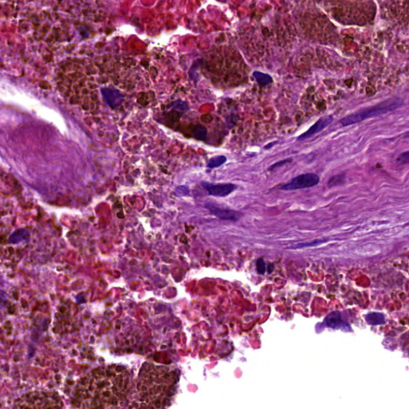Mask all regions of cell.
<instances>
[{"label":"cell","instance_id":"6da1fadb","mask_svg":"<svg viewBox=\"0 0 409 409\" xmlns=\"http://www.w3.org/2000/svg\"><path fill=\"white\" fill-rule=\"evenodd\" d=\"M130 372L122 366L95 368L75 387L72 404L81 408H115L124 406L131 391Z\"/></svg>","mask_w":409,"mask_h":409},{"label":"cell","instance_id":"7a4b0ae2","mask_svg":"<svg viewBox=\"0 0 409 409\" xmlns=\"http://www.w3.org/2000/svg\"><path fill=\"white\" fill-rule=\"evenodd\" d=\"M176 383V375L167 367L153 364L143 366L138 381V407H166L173 396Z\"/></svg>","mask_w":409,"mask_h":409},{"label":"cell","instance_id":"3957f363","mask_svg":"<svg viewBox=\"0 0 409 409\" xmlns=\"http://www.w3.org/2000/svg\"><path fill=\"white\" fill-rule=\"evenodd\" d=\"M15 407L50 408L62 407L60 397L55 392H33L23 395L15 400Z\"/></svg>","mask_w":409,"mask_h":409},{"label":"cell","instance_id":"277c9868","mask_svg":"<svg viewBox=\"0 0 409 409\" xmlns=\"http://www.w3.org/2000/svg\"><path fill=\"white\" fill-rule=\"evenodd\" d=\"M402 101L399 100H387V101L381 103L374 107H368L365 109L360 110L356 113H353L349 116L345 117L340 120V124L342 126H349L355 123L362 122L369 118L378 116V115H383L390 111L400 108L402 106Z\"/></svg>","mask_w":409,"mask_h":409},{"label":"cell","instance_id":"5b68a950","mask_svg":"<svg viewBox=\"0 0 409 409\" xmlns=\"http://www.w3.org/2000/svg\"><path fill=\"white\" fill-rule=\"evenodd\" d=\"M319 177L315 174L308 173L298 175L290 182L283 185L281 190L285 191L300 190V189H307V188L314 187L319 183Z\"/></svg>","mask_w":409,"mask_h":409},{"label":"cell","instance_id":"8992f818","mask_svg":"<svg viewBox=\"0 0 409 409\" xmlns=\"http://www.w3.org/2000/svg\"><path fill=\"white\" fill-rule=\"evenodd\" d=\"M202 186L210 195L214 196V197H226L231 193H233L236 189V186L231 183L211 184L209 182H203Z\"/></svg>","mask_w":409,"mask_h":409},{"label":"cell","instance_id":"52a82bcc","mask_svg":"<svg viewBox=\"0 0 409 409\" xmlns=\"http://www.w3.org/2000/svg\"><path fill=\"white\" fill-rule=\"evenodd\" d=\"M206 207L211 211L214 215L223 220H229V221H236L242 217L240 213L229 210V209H222L217 207L214 204H207Z\"/></svg>","mask_w":409,"mask_h":409},{"label":"cell","instance_id":"ba28073f","mask_svg":"<svg viewBox=\"0 0 409 409\" xmlns=\"http://www.w3.org/2000/svg\"><path fill=\"white\" fill-rule=\"evenodd\" d=\"M333 120V118L332 116L323 117L320 120L317 121L314 126L309 129L305 133H302L301 135L299 136L297 140L298 141H302L304 139H310L312 136L315 135L316 133H319L321 130H324L325 127L329 126L331 122Z\"/></svg>","mask_w":409,"mask_h":409},{"label":"cell","instance_id":"9c48e42d","mask_svg":"<svg viewBox=\"0 0 409 409\" xmlns=\"http://www.w3.org/2000/svg\"><path fill=\"white\" fill-rule=\"evenodd\" d=\"M327 326L331 329H342L344 331H351L349 324L342 319L340 312H332L325 318Z\"/></svg>","mask_w":409,"mask_h":409},{"label":"cell","instance_id":"30bf717a","mask_svg":"<svg viewBox=\"0 0 409 409\" xmlns=\"http://www.w3.org/2000/svg\"><path fill=\"white\" fill-rule=\"evenodd\" d=\"M103 95H104L107 104L113 109H116L117 107L122 103V94L117 90H108V89L103 90Z\"/></svg>","mask_w":409,"mask_h":409},{"label":"cell","instance_id":"8fae6325","mask_svg":"<svg viewBox=\"0 0 409 409\" xmlns=\"http://www.w3.org/2000/svg\"><path fill=\"white\" fill-rule=\"evenodd\" d=\"M366 321L371 325H383L385 322V317L381 313H370L365 317Z\"/></svg>","mask_w":409,"mask_h":409},{"label":"cell","instance_id":"7c38bea8","mask_svg":"<svg viewBox=\"0 0 409 409\" xmlns=\"http://www.w3.org/2000/svg\"><path fill=\"white\" fill-rule=\"evenodd\" d=\"M193 136L198 140H204L207 136V130L204 126H196L193 128Z\"/></svg>","mask_w":409,"mask_h":409},{"label":"cell","instance_id":"4fadbf2b","mask_svg":"<svg viewBox=\"0 0 409 409\" xmlns=\"http://www.w3.org/2000/svg\"><path fill=\"white\" fill-rule=\"evenodd\" d=\"M225 161H226V158L225 156H217L209 161L208 166L210 168L218 167V166L223 165Z\"/></svg>","mask_w":409,"mask_h":409},{"label":"cell","instance_id":"5bb4252c","mask_svg":"<svg viewBox=\"0 0 409 409\" xmlns=\"http://www.w3.org/2000/svg\"><path fill=\"white\" fill-rule=\"evenodd\" d=\"M345 179H346L344 175H336V176L332 177L329 181V186L333 187V186H340L345 182Z\"/></svg>","mask_w":409,"mask_h":409},{"label":"cell","instance_id":"9a60e30c","mask_svg":"<svg viewBox=\"0 0 409 409\" xmlns=\"http://www.w3.org/2000/svg\"><path fill=\"white\" fill-rule=\"evenodd\" d=\"M257 272L258 274H265V271H266V265H265V261L263 259H259L257 261Z\"/></svg>","mask_w":409,"mask_h":409},{"label":"cell","instance_id":"2e32d148","mask_svg":"<svg viewBox=\"0 0 409 409\" xmlns=\"http://www.w3.org/2000/svg\"><path fill=\"white\" fill-rule=\"evenodd\" d=\"M180 104V105H179V101H175V103H173V104H171V107L175 108L176 111H179V110H180L182 112H184V111H187V104H186L185 106H182L183 104H185V103H182V101H180V104Z\"/></svg>","mask_w":409,"mask_h":409},{"label":"cell","instance_id":"e0dca14e","mask_svg":"<svg viewBox=\"0 0 409 409\" xmlns=\"http://www.w3.org/2000/svg\"><path fill=\"white\" fill-rule=\"evenodd\" d=\"M398 161H400V162H403V163L404 164L408 163V151H405V152L403 153V154L399 157V158H398Z\"/></svg>","mask_w":409,"mask_h":409},{"label":"cell","instance_id":"ac0fdd59","mask_svg":"<svg viewBox=\"0 0 409 409\" xmlns=\"http://www.w3.org/2000/svg\"><path fill=\"white\" fill-rule=\"evenodd\" d=\"M321 241H316V242H312V244H304V245H299L298 248H302V247H305V246H315V245H318L319 243H321ZM296 247V248H297Z\"/></svg>","mask_w":409,"mask_h":409}]
</instances>
